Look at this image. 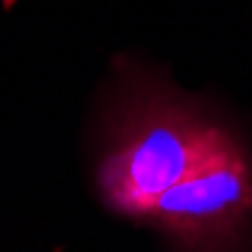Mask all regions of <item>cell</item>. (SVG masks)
<instances>
[{"mask_svg":"<svg viewBox=\"0 0 252 252\" xmlns=\"http://www.w3.org/2000/svg\"><path fill=\"white\" fill-rule=\"evenodd\" d=\"M228 138L231 132L180 99H144L126 111L99 162V195L123 216L147 219L162 192L204 165Z\"/></svg>","mask_w":252,"mask_h":252,"instance_id":"cell-1","label":"cell"},{"mask_svg":"<svg viewBox=\"0 0 252 252\" xmlns=\"http://www.w3.org/2000/svg\"><path fill=\"white\" fill-rule=\"evenodd\" d=\"M147 219L186 252L234 243L252 219V165L246 150L228 138L204 165L162 192Z\"/></svg>","mask_w":252,"mask_h":252,"instance_id":"cell-2","label":"cell"},{"mask_svg":"<svg viewBox=\"0 0 252 252\" xmlns=\"http://www.w3.org/2000/svg\"><path fill=\"white\" fill-rule=\"evenodd\" d=\"M3 6H6V9H9V6H12V0H6V3H3Z\"/></svg>","mask_w":252,"mask_h":252,"instance_id":"cell-3","label":"cell"}]
</instances>
